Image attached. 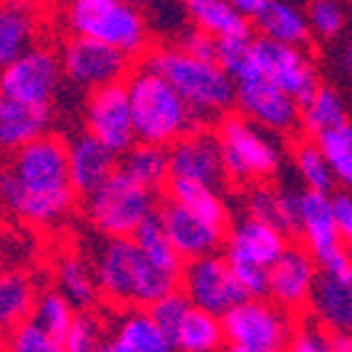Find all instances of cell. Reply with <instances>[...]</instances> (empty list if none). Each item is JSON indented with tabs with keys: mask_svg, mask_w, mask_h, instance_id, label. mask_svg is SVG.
Instances as JSON below:
<instances>
[{
	"mask_svg": "<svg viewBox=\"0 0 352 352\" xmlns=\"http://www.w3.org/2000/svg\"><path fill=\"white\" fill-rule=\"evenodd\" d=\"M79 195L69 180L67 143L47 133L10 153L0 168V210L40 229L62 224Z\"/></svg>",
	"mask_w": 352,
	"mask_h": 352,
	"instance_id": "obj_1",
	"label": "cell"
},
{
	"mask_svg": "<svg viewBox=\"0 0 352 352\" xmlns=\"http://www.w3.org/2000/svg\"><path fill=\"white\" fill-rule=\"evenodd\" d=\"M91 266L101 300L116 308H148L180 288V276L153 264L133 236H104Z\"/></svg>",
	"mask_w": 352,
	"mask_h": 352,
	"instance_id": "obj_2",
	"label": "cell"
},
{
	"mask_svg": "<svg viewBox=\"0 0 352 352\" xmlns=\"http://www.w3.org/2000/svg\"><path fill=\"white\" fill-rule=\"evenodd\" d=\"M143 65L160 72L175 87L200 126L219 124L234 109L236 84L219 62L192 57L177 45H163L148 50Z\"/></svg>",
	"mask_w": 352,
	"mask_h": 352,
	"instance_id": "obj_3",
	"label": "cell"
},
{
	"mask_svg": "<svg viewBox=\"0 0 352 352\" xmlns=\"http://www.w3.org/2000/svg\"><path fill=\"white\" fill-rule=\"evenodd\" d=\"M126 89L138 141L168 148L200 126L175 87L143 62L126 76Z\"/></svg>",
	"mask_w": 352,
	"mask_h": 352,
	"instance_id": "obj_4",
	"label": "cell"
},
{
	"mask_svg": "<svg viewBox=\"0 0 352 352\" xmlns=\"http://www.w3.org/2000/svg\"><path fill=\"white\" fill-rule=\"evenodd\" d=\"M62 23L69 35L104 42L131 59L151 50V20L143 8L126 0H72Z\"/></svg>",
	"mask_w": 352,
	"mask_h": 352,
	"instance_id": "obj_5",
	"label": "cell"
},
{
	"mask_svg": "<svg viewBox=\"0 0 352 352\" xmlns=\"http://www.w3.org/2000/svg\"><path fill=\"white\" fill-rule=\"evenodd\" d=\"M214 133L222 151L224 180L234 185H261L281 168V146L274 133L241 116L239 111L227 113Z\"/></svg>",
	"mask_w": 352,
	"mask_h": 352,
	"instance_id": "obj_6",
	"label": "cell"
},
{
	"mask_svg": "<svg viewBox=\"0 0 352 352\" xmlns=\"http://www.w3.org/2000/svg\"><path fill=\"white\" fill-rule=\"evenodd\" d=\"M158 192L118 168L101 188L84 197V214L101 236H133L135 229L158 212Z\"/></svg>",
	"mask_w": 352,
	"mask_h": 352,
	"instance_id": "obj_7",
	"label": "cell"
},
{
	"mask_svg": "<svg viewBox=\"0 0 352 352\" xmlns=\"http://www.w3.org/2000/svg\"><path fill=\"white\" fill-rule=\"evenodd\" d=\"M294 318L269 298H247L222 316L224 340L241 352H286Z\"/></svg>",
	"mask_w": 352,
	"mask_h": 352,
	"instance_id": "obj_8",
	"label": "cell"
},
{
	"mask_svg": "<svg viewBox=\"0 0 352 352\" xmlns=\"http://www.w3.org/2000/svg\"><path fill=\"white\" fill-rule=\"evenodd\" d=\"M59 62H62L67 82L87 91L106 87V84L126 82V76L133 69V59L126 57L124 52L109 47L104 42L76 35H69L62 42Z\"/></svg>",
	"mask_w": 352,
	"mask_h": 352,
	"instance_id": "obj_9",
	"label": "cell"
},
{
	"mask_svg": "<svg viewBox=\"0 0 352 352\" xmlns=\"http://www.w3.org/2000/svg\"><path fill=\"white\" fill-rule=\"evenodd\" d=\"M180 291L190 298L195 308L222 318L241 300H247L244 288L236 281L234 271L224 258V254H207L200 258H190L182 266Z\"/></svg>",
	"mask_w": 352,
	"mask_h": 352,
	"instance_id": "obj_10",
	"label": "cell"
},
{
	"mask_svg": "<svg viewBox=\"0 0 352 352\" xmlns=\"http://www.w3.org/2000/svg\"><path fill=\"white\" fill-rule=\"evenodd\" d=\"M65 72L59 52L47 45H35L15 62L0 69V94L37 106H52Z\"/></svg>",
	"mask_w": 352,
	"mask_h": 352,
	"instance_id": "obj_11",
	"label": "cell"
},
{
	"mask_svg": "<svg viewBox=\"0 0 352 352\" xmlns=\"http://www.w3.org/2000/svg\"><path fill=\"white\" fill-rule=\"evenodd\" d=\"M84 129L106 148H111L118 158L133 146L135 138L133 113L126 82L106 84L87 91L84 101Z\"/></svg>",
	"mask_w": 352,
	"mask_h": 352,
	"instance_id": "obj_12",
	"label": "cell"
},
{
	"mask_svg": "<svg viewBox=\"0 0 352 352\" xmlns=\"http://www.w3.org/2000/svg\"><path fill=\"white\" fill-rule=\"evenodd\" d=\"M254 59H256L258 74L266 76L278 89H283L291 99L300 106L320 89L316 59L305 47L281 45V42L256 37L254 40Z\"/></svg>",
	"mask_w": 352,
	"mask_h": 352,
	"instance_id": "obj_13",
	"label": "cell"
},
{
	"mask_svg": "<svg viewBox=\"0 0 352 352\" xmlns=\"http://www.w3.org/2000/svg\"><path fill=\"white\" fill-rule=\"evenodd\" d=\"M236 111L271 133H291L300 126V104L266 76L236 82Z\"/></svg>",
	"mask_w": 352,
	"mask_h": 352,
	"instance_id": "obj_14",
	"label": "cell"
},
{
	"mask_svg": "<svg viewBox=\"0 0 352 352\" xmlns=\"http://www.w3.org/2000/svg\"><path fill=\"white\" fill-rule=\"evenodd\" d=\"M318 276H320V269L313 254L298 244H288L286 252L269 269L266 298L274 300L291 316H300L303 311H308Z\"/></svg>",
	"mask_w": 352,
	"mask_h": 352,
	"instance_id": "obj_15",
	"label": "cell"
},
{
	"mask_svg": "<svg viewBox=\"0 0 352 352\" xmlns=\"http://www.w3.org/2000/svg\"><path fill=\"white\" fill-rule=\"evenodd\" d=\"M158 217L170 244L185 261L207 256V254H217L224 247V239H227L229 232L227 227H219V224L200 217L197 212L188 210L185 205L170 200V197L160 200Z\"/></svg>",
	"mask_w": 352,
	"mask_h": 352,
	"instance_id": "obj_16",
	"label": "cell"
},
{
	"mask_svg": "<svg viewBox=\"0 0 352 352\" xmlns=\"http://www.w3.org/2000/svg\"><path fill=\"white\" fill-rule=\"evenodd\" d=\"M286 232L261 222V219L244 217L236 219L227 232L222 254L229 266H256V269H271L274 261L286 252L288 239Z\"/></svg>",
	"mask_w": 352,
	"mask_h": 352,
	"instance_id": "obj_17",
	"label": "cell"
},
{
	"mask_svg": "<svg viewBox=\"0 0 352 352\" xmlns=\"http://www.w3.org/2000/svg\"><path fill=\"white\" fill-rule=\"evenodd\" d=\"M170 155V180H195L205 185H217L224 180L222 151L217 133L207 126H197L188 135L168 146Z\"/></svg>",
	"mask_w": 352,
	"mask_h": 352,
	"instance_id": "obj_18",
	"label": "cell"
},
{
	"mask_svg": "<svg viewBox=\"0 0 352 352\" xmlns=\"http://www.w3.org/2000/svg\"><path fill=\"white\" fill-rule=\"evenodd\" d=\"M101 352H177L148 308H121L106 323Z\"/></svg>",
	"mask_w": 352,
	"mask_h": 352,
	"instance_id": "obj_19",
	"label": "cell"
},
{
	"mask_svg": "<svg viewBox=\"0 0 352 352\" xmlns=\"http://www.w3.org/2000/svg\"><path fill=\"white\" fill-rule=\"evenodd\" d=\"M296 232L303 239V247L313 254L316 264L328 254L345 247L340 234H338V227H335L328 192L300 190L298 210H296Z\"/></svg>",
	"mask_w": 352,
	"mask_h": 352,
	"instance_id": "obj_20",
	"label": "cell"
},
{
	"mask_svg": "<svg viewBox=\"0 0 352 352\" xmlns=\"http://www.w3.org/2000/svg\"><path fill=\"white\" fill-rule=\"evenodd\" d=\"M67 155H69L72 188L79 197L91 195L118 170L116 153L87 131L67 141Z\"/></svg>",
	"mask_w": 352,
	"mask_h": 352,
	"instance_id": "obj_21",
	"label": "cell"
},
{
	"mask_svg": "<svg viewBox=\"0 0 352 352\" xmlns=\"http://www.w3.org/2000/svg\"><path fill=\"white\" fill-rule=\"evenodd\" d=\"M40 0H0V69L37 45Z\"/></svg>",
	"mask_w": 352,
	"mask_h": 352,
	"instance_id": "obj_22",
	"label": "cell"
},
{
	"mask_svg": "<svg viewBox=\"0 0 352 352\" xmlns=\"http://www.w3.org/2000/svg\"><path fill=\"white\" fill-rule=\"evenodd\" d=\"M52 129V106H37L0 94V153H15L47 135Z\"/></svg>",
	"mask_w": 352,
	"mask_h": 352,
	"instance_id": "obj_23",
	"label": "cell"
},
{
	"mask_svg": "<svg viewBox=\"0 0 352 352\" xmlns=\"http://www.w3.org/2000/svg\"><path fill=\"white\" fill-rule=\"evenodd\" d=\"M308 316H313L320 325L340 335L352 333V278H335L320 274L313 288Z\"/></svg>",
	"mask_w": 352,
	"mask_h": 352,
	"instance_id": "obj_24",
	"label": "cell"
},
{
	"mask_svg": "<svg viewBox=\"0 0 352 352\" xmlns=\"http://www.w3.org/2000/svg\"><path fill=\"white\" fill-rule=\"evenodd\" d=\"M252 23L261 37L281 45H294V47H305L313 35L308 15L288 0H266V6L258 10Z\"/></svg>",
	"mask_w": 352,
	"mask_h": 352,
	"instance_id": "obj_25",
	"label": "cell"
},
{
	"mask_svg": "<svg viewBox=\"0 0 352 352\" xmlns=\"http://www.w3.org/2000/svg\"><path fill=\"white\" fill-rule=\"evenodd\" d=\"M54 286L72 300V305L79 313L94 311L101 300L99 286H96V276H94V266L76 252H65L57 256V264H54Z\"/></svg>",
	"mask_w": 352,
	"mask_h": 352,
	"instance_id": "obj_26",
	"label": "cell"
},
{
	"mask_svg": "<svg viewBox=\"0 0 352 352\" xmlns=\"http://www.w3.org/2000/svg\"><path fill=\"white\" fill-rule=\"evenodd\" d=\"M247 217L261 219L271 227L281 229L286 234L296 232V210H298V192L288 190H274L266 182L252 185L244 197Z\"/></svg>",
	"mask_w": 352,
	"mask_h": 352,
	"instance_id": "obj_27",
	"label": "cell"
},
{
	"mask_svg": "<svg viewBox=\"0 0 352 352\" xmlns=\"http://www.w3.org/2000/svg\"><path fill=\"white\" fill-rule=\"evenodd\" d=\"M37 291L32 278L20 269L0 271V333H10L32 318Z\"/></svg>",
	"mask_w": 352,
	"mask_h": 352,
	"instance_id": "obj_28",
	"label": "cell"
},
{
	"mask_svg": "<svg viewBox=\"0 0 352 352\" xmlns=\"http://www.w3.org/2000/svg\"><path fill=\"white\" fill-rule=\"evenodd\" d=\"M118 168L129 173L135 182H141L148 190H153V192L165 190L168 182H170V155H168V148L155 146V143L135 141L118 158Z\"/></svg>",
	"mask_w": 352,
	"mask_h": 352,
	"instance_id": "obj_29",
	"label": "cell"
},
{
	"mask_svg": "<svg viewBox=\"0 0 352 352\" xmlns=\"http://www.w3.org/2000/svg\"><path fill=\"white\" fill-rule=\"evenodd\" d=\"M185 8H188L190 23L217 40L252 35V20L244 18L227 0H192V3H185Z\"/></svg>",
	"mask_w": 352,
	"mask_h": 352,
	"instance_id": "obj_30",
	"label": "cell"
},
{
	"mask_svg": "<svg viewBox=\"0 0 352 352\" xmlns=\"http://www.w3.org/2000/svg\"><path fill=\"white\" fill-rule=\"evenodd\" d=\"M170 340L177 352H222L227 345L222 318L195 305L180 320Z\"/></svg>",
	"mask_w": 352,
	"mask_h": 352,
	"instance_id": "obj_31",
	"label": "cell"
},
{
	"mask_svg": "<svg viewBox=\"0 0 352 352\" xmlns=\"http://www.w3.org/2000/svg\"><path fill=\"white\" fill-rule=\"evenodd\" d=\"M165 197L180 202L219 227H232V214H229V207L217 185H205V182L195 180H170L165 188Z\"/></svg>",
	"mask_w": 352,
	"mask_h": 352,
	"instance_id": "obj_32",
	"label": "cell"
},
{
	"mask_svg": "<svg viewBox=\"0 0 352 352\" xmlns=\"http://www.w3.org/2000/svg\"><path fill=\"white\" fill-rule=\"evenodd\" d=\"M347 121L342 96L330 87H320L311 99L300 106V129L308 138L316 141L318 135L328 133Z\"/></svg>",
	"mask_w": 352,
	"mask_h": 352,
	"instance_id": "obj_33",
	"label": "cell"
},
{
	"mask_svg": "<svg viewBox=\"0 0 352 352\" xmlns=\"http://www.w3.org/2000/svg\"><path fill=\"white\" fill-rule=\"evenodd\" d=\"M133 241L138 244L143 254L151 258L153 264L160 266V269L170 271L175 276H182V266H185V258L175 252V247L170 244L168 234H165L163 224H160L158 212L151 214L141 227L133 232Z\"/></svg>",
	"mask_w": 352,
	"mask_h": 352,
	"instance_id": "obj_34",
	"label": "cell"
},
{
	"mask_svg": "<svg viewBox=\"0 0 352 352\" xmlns=\"http://www.w3.org/2000/svg\"><path fill=\"white\" fill-rule=\"evenodd\" d=\"M294 165L300 182L305 185V190H316V192H328V195L333 192V185H335L333 168H330L325 153L320 151V146L313 138L300 141L294 148Z\"/></svg>",
	"mask_w": 352,
	"mask_h": 352,
	"instance_id": "obj_35",
	"label": "cell"
},
{
	"mask_svg": "<svg viewBox=\"0 0 352 352\" xmlns=\"http://www.w3.org/2000/svg\"><path fill=\"white\" fill-rule=\"evenodd\" d=\"M76 313L79 311L72 305V300L54 286V288H47V291H42V294H37L35 311H32L30 320H35L40 328H45L47 333H52L54 338L62 340V335L74 323Z\"/></svg>",
	"mask_w": 352,
	"mask_h": 352,
	"instance_id": "obj_36",
	"label": "cell"
},
{
	"mask_svg": "<svg viewBox=\"0 0 352 352\" xmlns=\"http://www.w3.org/2000/svg\"><path fill=\"white\" fill-rule=\"evenodd\" d=\"M316 143L325 153V158L333 168L335 182L352 192V124L345 121L338 129L318 135Z\"/></svg>",
	"mask_w": 352,
	"mask_h": 352,
	"instance_id": "obj_37",
	"label": "cell"
},
{
	"mask_svg": "<svg viewBox=\"0 0 352 352\" xmlns=\"http://www.w3.org/2000/svg\"><path fill=\"white\" fill-rule=\"evenodd\" d=\"M106 338V323L94 311L76 313L74 323L62 335L65 352H101Z\"/></svg>",
	"mask_w": 352,
	"mask_h": 352,
	"instance_id": "obj_38",
	"label": "cell"
},
{
	"mask_svg": "<svg viewBox=\"0 0 352 352\" xmlns=\"http://www.w3.org/2000/svg\"><path fill=\"white\" fill-rule=\"evenodd\" d=\"M286 352H338V335L330 333L313 316L296 320Z\"/></svg>",
	"mask_w": 352,
	"mask_h": 352,
	"instance_id": "obj_39",
	"label": "cell"
},
{
	"mask_svg": "<svg viewBox=\"0 0 352 352\" xmlns=\"http://www.w3.org/2000/svg\"><path fill=\"white\" fill-rule=\"evenodd\" d=\"M6 352H65L62 340L47 333L35 320H25L6 338Z\"/></svg>",
	"mask_w": 352,
	"mask_h": 352,
	"instance_id": "obj_40",
	"label": "cell"
},
{
	"mask_svg": "<svg viewBox=\"0 0 352 352\" xmlns=\"http://www.w3.org/2000/svg\"><path fill=\"white\" fill-rule=\"evenodd\" d=\"M305 15H308L311 32L320 40H333L347 25L345 8H342L340 0H311Z\"/></svg>",
	"mask_w": 352,
	"mask_h": 352,
	"instance_id": "obj_41",
	"label": "cell"
},
{
	"mask_svg": "<svg viewBox=\"0 0 352 352\" xmlns=\"http://www.w3.org/2000/svg\"><path fill=\"white\" fill-rule=\"evenodd\" d=\"M190 308H192L190 298L177 288V291H173V294L158 298L153 305H148V313H151V318L158 323V328L163 330L168 338H173L175 328L180 325L182 318L188 316Z\"/></svg>",
	"mask_w": 352,
	"mask_h": 352,
	"instance_id": "obj_42",
	"label": "cell"
},
{
	"mask_svg": "<svg viewBox=\"0 0 352 352\" xmlns=\"http://www.w3.org/2000/svg\"><path fill=\"white\" fill-rule=\"evenodd\" d=\"M175 45L180 50H185L188 54L192 57H200V59H212V62H217L219 57V40L217 37H212L210 32H205L202 28L197 25H185L175 35Z\"/></svg>",
	"mask_w": 352,
	"mask_h": 352,
	"instance_id": "obj_43",
	"label": "cell"
},
{
	"mask_svg": "<svg viewBox=\"0 0 352 352\" xmlns=\"http://www.w3.org/2000/svg\"><path fill=\"white\" fill-rule=\"evenodd\" d=\"M330 205H333V219L338 227L342 244L352 249V192L350 190H340V192L330 195Z\"/></svg>",
	"mask_w": 352,
	"mask_h": 352,
	"instance_id": "obj_44",
	"label": "cell"
},
{
	"mask_svg": "<svg viewBox=\"0 0 352 352\" xmlns=\"http://www.w3.org/2000/svg\"><path fill=\"white\" fill-rule=\"evenodd\" d=\"M229 6L232 8H236V10L244 15V18H249V20H254L258 15V10L266 6V0H227Z\"/></svg>",
	"mask_w": 352,
	"mask_h": 352,
	"instance_id": "obj_45",
	"label": "cell"
},
{
	"mask_svg": "<svg viewBox=\"0 0 352 352\" xmlns=\"http://www.w3.org/2000/svg\"><path fill=\"white\" fill-rule=\"evenodd\" d=\"M342 67H345V72L352 76V37L347 40L345 50H342Z\"/></svg>",
	"mask_w": 352,
	"mask_h": 352,
	"instance_id": "obj_46",
	"label": "cell"
},
{
	"mask_svg": "<svg viewBox=\"0 0 352 352\" xmlns=\"http://www.w3.org/2000/svg\"><path fill=\"white\" fill-rule=\"evenodd\" d=\"M340 345L345 347L347 352H352V333L350 335H340Z\"/></svg>",
	"mask_w": 352,
	"mask_h": 352,
	"instance_id": "obj_47",
	"label": "cell"
},
{
	"mask_svg": "<svg viewBox=\"0 0 352 352\" xmlns=\"http://www.w3.org/2000/svg\"><path fill=\"white\" fill-rule=\"evenodd\" d=\"M42 3H47V6H54V8H65V6H69L72 0H42Z\"/></svg>",
	"mask_w": 352,
	"mask_h": 352,
	"instance_id": "obj_48",
	"label": "cell"
},
{
	"mask_svg": "<svg viewBox=\"0 0 352 352\" xmlns=\"http://www.w3.org/2000/svg\"><path fill=\"white\" fill-rule=\"evenodd\" d=\"M126 3H131V6H138V8H146V6H151L153 0H126Z\"/></svg>",
	"mask_w": 352,
	"mask_h": 352,
	"instance_id": "obj_49",
	"label": "cell"
},
{
	"mask_svg": "<svg viewBox=\"0 0 352 352\" xmlns=\"http://www.w3.org/2000/svg\"><path fill=\"white\" fill-rule=\"evenodd\" d=\"M338 352H347V350H345V347H342V345H340V338H338Z\"/></svg>",
	"mask_w": 352,
	"mask_h": 352,
	"instance_id": "obj_50",
	"label": "cell"
},
{
	"mask_svg": "<svg viewBox=\"0 0 352 352\" xmlns=\"http://www.w3.org/2000/svg\"><path fill=\"white\" fill-rule=\"evenodd\" d=\"M227 352H241V350H234V347H227Z\"/></svg>",
	"mask_w": 352,
	"mask_h": 352,
	"instance_id": "obj_51",
	"label": "cell"
},
{
	"mask_svg": "<svg viewBox=\"0 0 352 352\" xmlns=\"http://www.w3.org/2000/svg\"><path fill=\"white\" fill-rule=\"evenodd\" d=\"M185 3H192V0H185Z\"/></svg>",
	"mask_w": 352,
	"mask_h": 352,
	"instance_id": "obj_52",
	"label": "cell"
}]
</instances>
